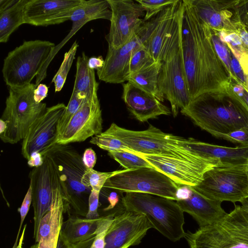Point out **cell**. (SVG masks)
Here are the masks:
<instances>
[{"mask_svg":"<svg viewBox=\"0 0 248 248\" xmlns=\"http://www.w3.org/2000/svg\"><path fill=\"white\" fill-rule=\"evenodd\" d=\"M182 43L191 100L206 92L224 89L226 79L215 73L216 55L211 28L198 16L190 0H183Z\"/></svg>","mask_w":248,"mask_h":248,"instance_id":"6da1fadb","label":"cell"},{"mask_svg":"<svg viewBox=\"0 0 248 248\" xmlns=\"http://www.w3.org/2000/svg\"><path fill=\"white\" fill-rule=\"evenodd\" d=\"M181 113L217 138L248 125V108L233 92L224 89L197 96Z\"/></svg>","mask_w":248,"mask_h":248,"instance_id":"7a4b0ae2","label":"cell"},{"mask_svg":"<svg viewBox=\"0 0 248 248\" xmlns=\"http://www.w3.org/2000/svg\"><path fill=\"white\" fill-rule=\"evenodd\" d=\"M183 0H180L172 25L162 43L158 60L161 63L159 89L165 99L170 103L174 117L177 116L180 109L186 108L191 101L183 59Z\"/></svg>","mask_w":248,"mask_h":248,"instance_id":"3957f363","label":"cell"},{"mask_svg":"<svg viewBox=\"0 0 248 248\" xmlns=\"http://www.w3.org/2000/svg\"><path fill=\"white\" fill-rule=\"evenodd\" d=\"M216 222L186 233L190 248H248V198Z\"/></svg>","mask_w":248,"mask_h":248,"instance_id":"277c9868","label":"cell"},{"mask_svg":"<svg viewBox=\"0 0 248 248\" xmlns=\"http://www.w3.org/2000/svg\"><path fill=\"white\" fill-rule=\"evenodd\" d=\"M125 210L143 214L152 228L172 242L185 237L184 212L175 201L138 192H128L122 198Z\"/></svg>","mask_w":248,"mask_h":248,"instance_id":"5b68a950","label":"cell"},{"mask_svg":"<svg viewBox=\"0 0 248 248\" xmlns=\"http://www.w3.org/2000/svg\"><path fill=\"white\" fill-rule=\"evenodd\" d=\"M46 154L52 158L57 168L67 211L72 209L75 214L85 217L92 188L85 186L81 182L87 170L83 164L82 156L68 144H56Z\"/></svg>","mask_w":248,"mask_h":248,"instance_id":"8992f818","label":"cell"},{"mask_svg":"<svg viewBox=\"0 0 248 248\" xmlns=\"http://www.w3.org/2000/svg\"><path fill=\"white\" fill-rule=\"evenodd\" d=\"M105 132L124 142L135 153L165 155L195 162L218 159L202 157L187 150L177 144L176 136L165 133L151 124L146 130L134 131L112 123Z\"/></svg>","mask_w":248,"mask_h":248,"instance_id":"52a82bcc","label":"cell"},{"mask_svg":"<svg viewBox=\"0 0 248 248\" xmlns=\"http://www.w3.org/2000/svg\"><path fill=\"white\" fill-rule=\"evenodd\" d=\"M35 84L9 87V95L0 120L6 128L0 134L4 143L15 144L23 140L34 122L46 110L45 103H37L34 99Z\"/></svg>","mask_w":248,"mask_h":248,"instance_id":"ba28073f","label":"cell"},{"mask_svg":"<svg viewBox=\"0 0 248 248\" xmlns=\"http://www.w3.org/2000/svg\"><path fill=\"white\" fill-rule=\"evenodd\" d=\"M55 47L46 40L24 41L9 52L3 61L2 73L9 87L29 85L46 63Z\"/></svg>","mask_w":248,"mask_h":248,"instance_id":"9c48e42d","label":"cell"},{"mask_svg":"<svg viewBox=\"0 0 248 248\" xmlns=\"http://www.w3.org/2000/svg\"><path fill=\"white\" fill-rule=\"evenodd\" d=\"M192 187L214 201L241 202L248 198L246 165L220 164L207 171L202 181Z\"/></svg>","mask_w":248,"mask_h":248,"instance_id":"30bf717a","label":"cell"},{"mask_svg":"<svg viewBox=\"0 0 248 248\" xmlns=\"http://www.w3.org/2000/svg\"><path fill=\"white\" fill-rule=\"evenodd\" d=\"M179 186L158 170L144 167L123 170L109 178L103 187L122 192L150 194L176 201V192Z\"/></svg>","mask_w":248,"mask_h":248,"instance_id":"8fae6325","label":"cell"},{"mask_svg":"<svg viewBox=\"0 0 248 248\" xmlns=\"http://www.w3.org/2000/svg\"><path fill=\"white\" fill-rule=\"evenodd\" d=\"M153 28L144 22L131 40L117 49L108 48L103 66L97 70L99 80L119 84L127 81L130 75V62L133 53L144 45L148 47Z\"/></svg>","mask_w":248,"mask_h":248,"instance_id":"7c38bea8","label":"cell"},{"mask_svg":"<svg viewBox=\"0 0 248 248\" xmlns=\"http://www.w3.org/2000/svg\"><path fill=\"white\" fill-rule=\"evenodd\" d=\"M111 11L110 26L106 36L108 48L117 49L132 38L144 22L141 5L132 0H108Z\"/></svg>","mask_w":248,"mask_h":248,"instance_id":"4fadbf2b","label":"cell"},{"mask_svg":"<svg viewBox=\"0 0 248 248\" xmlns=\"http://www.w3.org/2000/svg\"><path fill=\"white\" fill-rule=\"evenodd\" d=\"M102 110L97 93L87 97L56 139L60 145L82 142L102 132Z\"/></svg>","mask_w":248,"mask_h":248,"instance_id":"5bb4252c","label":"cell"},{"mask_svg":"<svg viewBox=\"0 0 248 248\" xmlns=\"http://www.w3.org/2000/svg\"><path fill=\"white\" fill-rule=\"evenodd\" d=\"M66 107L61 103L47 107L30 126L21 147L22 155L27 160L34 153L44 156L56 144L58 122Z\"/></svg>","mask_w":248,"mask_h":248,"instance_id":"9a60e30c","label":"cell"},{"mask_svg":"<svg viewBox=\"0 0 248 248\" xmlns=\"http://www.w3.org/2000/svg\"><path fill=\"white\" fill-rule=\"evenodd\" d=\"M135 154L177 184L190 186L198 185L207 171L222 164L219 159L209 162H195L161 155Z\"/></svg>","mask_w":248,"mask_h":248,"instance_id":"2e32d148","label":"cell"},{"mask_svg":"<svg viewBox=\"0 0 248 248\" xmlns=\"http://www.w3.org/2000/svg\"><path fill=\"white\" fill-rule=\"evenodd\" d=\"M151 228L145 215L125 210L114 217L106 235L105 248H129L139 245Z\"/></svg>","mask_w":248,"mask_h":248,"instance_id":"e0dca14e","label":"cell"},{"mask_svg":"<svg viewBox=\"0 0 248 248\" xmlns=\"http://www.w3.org/2000/svg\"><path fill=\"white\" fill-rule=\"evenodd\" d=\"M85 0H29L24 9L25 24L35 26L59 24L70 18Z\"/></svg>","mask_w":248,"mask_h":248,"instance_id":"ac0fdd59","label":"cell"},{"mask_svg":"<svg viewBox=\"0 0 248 248\" xmlns=\"http://www.w3.org/2000/svg\"><path fill=\"white\" fill-rule=\"evenodd\" d=\"M54 163L47 154L44 156L43 164L34 167L29 177L32 189V205L33 209V237H37L42 218L50 209L53 186Z\"/></svg>","mask_w":248,"mask_h":248,"instance_id":"d6986e66","label":"cell"},{"mask_svg":"<svg viewBox=\"0 0 248 248\" xmlns=\"http://www.w3.org/2000/svg\"><path fill=\"white\" fill-rule=\"evenodd\" d=\"M122 98L128 109L141 122L171 113L170 109L155 96L127 82L123 85Z\"/></svg>","mask_w":248,"mask_h":248,"instance_id":"ffe728a7","label":"cell"},{"mask_svg":"<svg viewBox=\"0 0 248 248\" xmlns=\"http://www.w3.org/2000/svg\"><path fill=\"white\" fill-rule=\"evenodd\" d=\"M176 143L201 156L219 159L223 164L247 165L248 162V146L229 147L202 142L192 138L186 139L178 136Z\"/></svg>","mask_w":248,"mask_h":248,"instance_id":"44dd1931","label":"cell"},{"mask_svg":"<svg viewBox=\"0 0 248 248\" xmlns=\"http://www.w3.org/2000/svg\"><path fill=\"white\" fill-rule=\"evenodd\" d=\"M190 187L192 193L190 197L176 202L184 212L194 218L200 227L212 224L227 214L221 207V202L209 199Z\"/></svg>","mask_w":248,"mask_h":248,"instance_id":"7402d4cb","label":"cell"},{"mask_svg":"<svg viewBox=\"0 0 248 248\" xmlns=\"http://www.w3.org/2000/svg\"><path fill=\"white\" fill-rule=\"evenodd\" d=\"M54 180L51 203L49 210L40 221L37 237L35 240V243L38 242L41 238H46L50 234L60 232L64 222L63 214L67 211L57 168L54 161Z\"/></svg>","mask_w":248,"mask_h":248,"instance_id":"603a6c76","label":"cell"},{"mask_svg":"<svg viewBox=\"0 0 248 248\" xmlns=\"http://www.w3.org/2000/svg\"><path fill=\"white\" fill-rule=\"evenodd\" d=\"M102 217L95 219L71 216L64 222L60 236L71 243L85 241L95 236L98 223Z\"/></svg>","mask_w":248,"mask_h":248,"instance_id":"cb8c5ba5","label":"cell"},{"mask_svg":"<svg viewBox=\"0 0 248 248\" xmlns=\"http://www.w3.org/2000/svg\"><path fill=\"white\" fill-rule=\"evenodd\" d=\"M179 1L176 0L157 15V20L148 44V49L156 61L158 60L162 43L172 25Z\"/></svg>","mask_w":248,"mask_h":248,"instance_id":"d4e9b609","label":"cell"},{"mask_svg":"<svg viewBox=\"0 0 248 248\" xmlns=\"http://www.w3.org/2000/svg\"><path fill=\"white\" fill-rule=\"evenodd\" d=\"M161 67L159 61L143 67L137 72L131 74L127 81L155 96L161 102L165 97L158 87V76Z\"/></svg>","mask_w":248,"mask_h":248,"instance_id":"484cf974","label":"cell"},{"mask_svg":"<svg viewBox=\"0 0 248 248\" xmlns=\"http://www.w3.org/2000/svg\"><path fill=\"white\" fill-rule=\"evenodd\" d=\"M88 59L84 52L78 58L73 90V91L83 94L87 97L97 93L99 87L94 70L90 69L88 66Z\"/></svg>","mask_w":248,"mask_h":248,"instance_id":"4316f807","label":"cell"},{"mask_svg":"<svg viewBox=\"0 0 248 248\" xmlns=\"http://www.w3.org/2000/svg\"><path fill=\"white\" fill-rule=\"evenodd\" d=\"M29 0H17L11 7L0 12V42L6 43L21 25L25 24L24 9Z\"/></svg>","mask_w":248,"mask_h":248,"instance_id":"83f0119b","label":"cell"},{"mask_svg":"<svg viewBox=\"0 0 248 248\" xmlns=\"http://www.w3.org/2000/svg\"><path fill=\"white\" fill-rule=\"evenodd\" d=\"M111 11L108 0H89L76 9L70 20L74 22H83L85 23L98 19L110 21Z\"/></svg>","mask_w":248,"mask_h":248,"instance_id":"f1b7e54d","label":"cell"},{"mask_svg":"<svg viewBox=\"0 0 248 248\" xmlns=\"http://www.w3.org/2000/svg\"><path fill=\"white\" fill-rule=\"evenodd\" d=\"M78 45L76 41L64 55L63 61L52 80L55 86V92L61 91L63 88L70 69L75 59Z\"/></svg>","mask_w":248,"mask_h":248,"instance_id":"f546056e","label":"cell"},{"mask_svg":"<svg viewBox=\"0 0 248 248\" xmlns=\"http://www.w3.org/2000/svg\"><path fill=\"white\" fill-rule=\"evenodd\" d=\"M108 154L125 170H132L144 167L153 168L148 161L135 153L116 151L108 152Z\"/></svg>","mask_w":248,"mask_h":248,"instance_id":"4dcf8cb0","label":"cell"},{"mask_svg":"<svg viewBox=\"0 0 248 248\" xmlns=\"http://www.w3.org/2000/svg\"><path fill=\"white\" fill-rule=\"evenodd\" d=\"M90 142L108 152L126 151L134 153L124 142L105 131L92 137Z\"/></svg>","mask_w":248,"mask_h":248,"instance_id":"1f68e13d","label":"cell"},{"mask_svg":"<svg viewBox=\"0 0 248 248\" xmlns=\"http://www.w3.org/2000/svg\"><path fill=\"white\" fill-rule=\"evenodd\" d=\"M122 170L101 172L93 169H87L82 178L81 182L85 186L91 187L92 189L100 192L107 181Z\"/></svg>","mask_w":248,"mask_h":248,"instance_id":"d6a6232c","label":"cell"},{"mask_svg":"<svg viewBox=\"0 0 248 248\" xmlns=\"http://www.w3.org/2000/svg\"><path fill=\"white\" fill-rule=\"evenodd\" d=\"M87 98V97L83 94L74 91L72 92L65 110L58 122L57 138Z\"/></svg>","mask_w":248,"mask_h":248,"instance_id":"836d02e7","label":"cell"},{"mask_svg":"<svg viewBox=\"0 0 248 248\" xmlns=\"http://www.w3.org/2000/svg\"><path fill=\"white\" fill-rule=\"evenodd\" d=\"M156 61L144 45L132 54L130 62V75L135 73Z\"/></svg>","mask_w":248,"mask_h":248,"instance_id":"e575fe53","label":"cell"},{"mask_svg":"<svg viewBox=\"0 0 248 248\" xmlns=\"http://www.w3.org/2000/svg\"><path fill=\"white\" fill-rule=\"evenodd\" d=\"M176 0H136L145 11L143 22L147 21L163 11Z\"/></svg>","mask_w":248,"mask_h":248,"instance_id":"d590c367","label":"cell"},{"mask_svg":"<svg viewBox=\"0 0 248 248\" xmlns=\"http://www.w3.org/2000/svg\"><path fill=\"white\" fill-rule=\"evenodd\" d=\"M114 215L111 214L102 217L98 223L95 232V237L91 248H105L106 235L113 221Z\"/></svg>","mask_w":248,"mask_h":248,"instance_id":"8d00e7d4","label":"cell"},{"mask_svg":"<svg viewBox=\"0 0 248 248\" xmlns=\"http://www.w3.org/2000/svg\"><path fill=\"white\" fill-rule=\"evenodd\" d=\"M222 139L240 146H248V125L230 133L220 135Z\"/></svg>","mask_w":248,"mask_h":248,"instance_id":"74e56055","label":"cell"},{"mask_svg":"<svg viewBox=\"0 0 248 248\" xmlns=\"http://www.w3.org/2000/svg\"><path fill=\"white\" fill-rule=\"evenodd\" d=\"M32 202V189L31 186L30 185L28 191L24 197L22 203L20 207L19 208V212L20 216V222L19 224V229L14 245L13 248H16L17 245V242L19 239V234L22 227L23 223L25 218L29 212L31 203Z\"/></svg>","mask_w":248,"mask_h":248,"instance_id":"f35d334b","label":"cell"},{"mask_svg":"<svg viewBox=\"0 0 248 248\" xmlns=\"http://www.w3.org/2000/svg\"><path fill=\"white\" fill-rule=\"evenodd\" d=\"M99 194V191L92 189L89 198L88 211L85 217L86 218L95 219L100 217L98 213Z\"/></svg>","mask_w":248,"mask_h":248,"instance_id":"ab89813d","label":"cell"},{"mask_svg":"<svg viewBox=\"0 0 248 248\" xmlns=\"http://www.w3.org/2000/svg\"><path fill=\"white\" fill-rule=\"evenodd\" d=\"M211 37L217 55L221 59V61L224 62L225 65L227 67V69L229 70V72L230 74H231V66H232V65L227 50L221 43L219 39L212 33V31Z\"/></svg>","mask_w":248,"mask_h":248,"instance_id":"60d3db41","label":"cell"},{"mask_svg":"<svg viewBox=\"0 0 248 248\" xmlns=\"http://www.w3.org/2000/svg\"><path fill=\"white\" fill-rule=\"evenodd\" d=\"M95 237L83 242L71 243L63 238L59 235L56 248H91Z\"/></svg>","mask_w":248,"mask_h":248,"instance_id":"b9f144b4","label":"cell"},{"mask_svg":"<svg viewBox=\"0 0 248 248\" xmlns=\"http://www.w3.org/2000/svg\"><path fill=\"white\" fill-rule=\"evenodd\" d=\"M82 156V161L87 169H92L96 162V155L92 148H87L84 152Z\"/></svg>","mask_w":248,"mask_h":248,"instance_id":"7bdbcfd3","label":"cell"},{"mask_svg":"<svg viewBox=\"0 0 248 248\" xmlns=\"http://www.w3.org/2000/svg\"><path fill=\"white\" fill-rule=\"evenodd\" d=\"M48 91V87L44 84L40 83L34 91V99L37 103H41L47 96Z\"/></svg>","mask_w":248,"mask_h":248,"instance_id":"ee69618b","label":"cell"},{"mask_svg":"<svg viewBox=\"0 0 248 248\" xmlns=\"http://www.w3.org/2000/svg\"><path fill=\"white\" fill-rule=\"evenodd\" d=\"M191 193L192 190L190 186L180 185L176 192V201L186 200L190 197Z\"/></svg>","mask_w":248,"mask_h":248,"instance_id":"f6af8a7d","label":"cell"},{"mask_svg":"<svg viewBox=\"0 0 248 248\" xmlns=\"http://www.w3.org/2000/svg\"><path fill=\"white\" fill-rule=\"evenodd\" d=\"M44 161V156L39 153H34L28 160V164L31 167H37L41 166Z\"/></svg>","mask_w":248,"mask_h":248,"instance_id":"bcb514c9","label":"cell"},{"mask_svg":"<svg viewBox=\"0 0 248 248\" xmlns=\"http://www.w3.org/2000/svg\"><path fill=\"white\" fill-rule=\"evenodd\" d=\"M104 64V60L102 56L92 57L88 59V65L91 69L98 70L101 68Z\"/></svg>","mask_w":248,"mask_h":248,"instance_id":"7dc6e473","label":"cell"},{"mask_svg":"<svg viewBox=\"0 0 248 248\" xmlns=\"http://www.w3.org/2000/svg\"><path fill=\"white\" fill-rule=\"evenodd\" d=\"M234 93L243 102L248 108V92L241 86L236 85L233 88Z\"/></svg>","mask_w":248,"mask_h":248,"instance_id":"c3c4849f","label":"cell"},{"mask_svg":"<svg viewBox=\"0 0 248 248\" xmlns=\"http://www.w3.org/2000/svg\"><path fill=\"white\" fill-rule=\"evenodd\" d=\"M119 195L117 192L115 191L110 192L108 197L109 205L104 209V211H108L114 208L119 202Z\"/></svg>","mask_w":248,"mask_h":248,"instance_id":"681fc988","label":"cell"},{"mask_svg":"<svg viewBox=\"0 0 248 248\" xmlns=\"http://www.w3.org/2000/svg\"><path fill=\"white\" fill-rule=\"evenodd\" d=\"M225 40L231 43L233 46H238L241 44V39L237 35L234 33L231 34L225 38Z\"/></svg>","mask_w":248,"mask_h":248,"instance_id":"f907efd6","label":"cell"},{"mask_svg":"<svg viewBox=\"0 0 248 248\" xmlns=\"http://www.w3.org/2000/svg\"><path fill=\"white\" fill-rule=\"evenodd\" d=\"M17 0H0V12L6 10L13 5Z\"/></svg>","mask_w":248,"mask_h":248,"instance_id":"816d5d0a","label":"cell"},{"mask_svg":"<svg viewBox=\"0 0 248 248\" xmlns=\"http://www.w3.org/2000/svg\"><path fill=\"white\" fill-rule=\"evenodd\" d=\"M232 70L237 74H240L241 72V66L237 60L233 59L231 62Z\"/></svg>","mask_w":248,"mask_h":248,"instance_id":"f5cc1de1","label":"cell"},{"mask_svg":"<svg viewBox=\"0 0 248 248\" xmlns=\"http://www.w3.org/2000/svg\"><path fill=\"white\" fill-rule=\"evenodd\" d=\"M26 227H27V224H25V226H24L23 232H22L21 235L19 238V243L17 244V245L16 248H22V245H23V242L24 235H25V232L26 231Z\"/></svg>","mask_w":248,"mask_h":248,"instance_id":"db71d44e","label":"cell"},{"mask_svg":"<svg viewBox=\"0 0 248 248\" xmlns=\"http://www.w3.org/2000/svg\"><path fill=\"white\" fill-rule=\"evenodd\" d=\"M241 40L246 44L248 45V34L243 32L241 34Z\"/></svg>","mask_w":248,"mask_h":248,"instance_id":"11a10c76","label":"cell"},{"mask_svg":"<svg viewBox=\"0 0 248 248\" xmlns=\"http://www.w3.org/2000/svg\"><path fill=\"white\" fill-rule=\"evenodd\" d=\"M246 173H247L248 180V162L246 165Z\"/></svg>","mask_w":248,"mask_h":248,"instance_id":"9f6ffc18","label":"cell"},{"mask_svg":"<svg viewBox=\"0 0 248 248\" xmlns=\"http://www.w3.org/2000/svg\"><path fill=\"white\" fill-rule=\"evenodd\" d=\"M247 86H248V78H247Z\"/></svg>","mask_w":248,"mask_h":248,"instance_id":"6f0895ef","label":"cell"}]
</instances>
